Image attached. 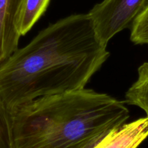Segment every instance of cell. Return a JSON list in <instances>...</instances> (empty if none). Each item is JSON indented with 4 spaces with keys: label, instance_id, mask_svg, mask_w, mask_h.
I'll list each match as a JSON object with an SVG mask.
<instances>
[{
    "label": "cell",
    "instance_id": "obj_1",
    "mask_svg": "<svg viewBox=\"0 0 148 148\" xmlns=\"http://www.w3.org/2000/svg\"><path fill=\"white\" fill-rule=\"evenodd\" d=\"M109 56L88 13L67 16L0 64V97L12 111L36 98L82 90Z\"/></svg>",
    "mask_w": 148,
    "mask_h": 148
},
{
    "label": "cell",
    "instance_id": "obj_2",
    "mask_svg": "<svg viewBox=\"0 0 148 148\" xmlns=\"http://www.w3.org/2000/svg\"><path fill=\"white\" fill-rule=\"evenodd\" d=\"M10 113L11 148H92L130 119L125 103L87 88L36 98Z\"/></svg>",
    "mask_w": 148,
    "mask_h": 148
},
{
    "label": "cell",
    "instance_id": "obj_3",
    "mask_svg": "<svg viewBox=\"0 0 148 148\" xmlns=\"http://www.w3.org/2000/svg\"><path fill=\"white\" fill-rule=\"evenodd\" d=\"M147 0H103L88 12L101 41L107 46L109 40L131 27Z\"/></svg>",
    "mask_w": 148,
    "mask_h": 148
},
{
    "label": "cell",
    "instance_id": "obj_4",
    "mask_svg": "<svg viewBox=\"0 0 148 148\" xmlns=\"http://www.w3.org/2000/svg\"><path fill=\"white\" fill-rule=\"evenodd\" d=\"M24 0H0V64L17 49L19 20Z\"/></svg>",
    "mask_w": 148,
    "mask_h": 148
},
{
    "label": "cell",
    "instance_id": "obj_5",
    "mask_svg": "<svg viewBox=\"0 0 148 148\" xmlns=\"http://www.w3.org/2000/svg\"><path fill=\"white\" fill-rule=\"evenodd\" d=\"M148 137V116L110 132L92 148H138Z\"/></svg>",
    "mask_w": 148,
    "mask_h": 148
},
{
    "label": "cell",
    "instance_id": "obj_6",
    "mask_svg": "<svg viewBox=\"0 0 148 148\" xmlns=\"http://www.w3.org/2000/svg\"><path fill=\"white\" fill-rule=\"evenodd\" d=\"M137 79L127 91L126 103L139 107L148 116V62L138 68Z\"/></svg>",
    "mask_w": 148,
    "mask_h": 148
},
{
    "label": "cell",
    "instance_id": "obj_7",
    "mask_svg": "<svg viewBox=\"0 0 148 148\" xmlns=\"http://www.w3.org/2000/svg\"><path fill=\"white\" fill-rule=\"evenodd\" d=\"M50 0H24L19 20V30L25 36L47 9Z\"/></svg>",
    "mask_w": 148,
    "mask_h": 148
},
{
    "label": "cell",
    "instance_id": "obj_8",
    "mask_svg": "<svg viewBox=\"0 0 148 148\" xmlns=\"http://www.w3.org/2000/svg\"><path fill=\"white\" fill-rule=\"evenodd\" d=\"M130 40L137 45H148V0L130 27Z\"/></svg>",
    "mask_w": 148,
    "mask_h": 148
},
{
    "label": "cell",
    "instance_id": "obj_9",
    "mask_svg": "<svg viewBox=\"0 0 148 148\" xmlns=\"http://www.w3.org/2000/svg\"><path fill=\"white\" fill-rule=\"evenodd\" d=\"M11 147V113L0 97V148Z\"/></svg>",
    "mask_w": 148,
    "mask_h": 148
}]
</instances>
